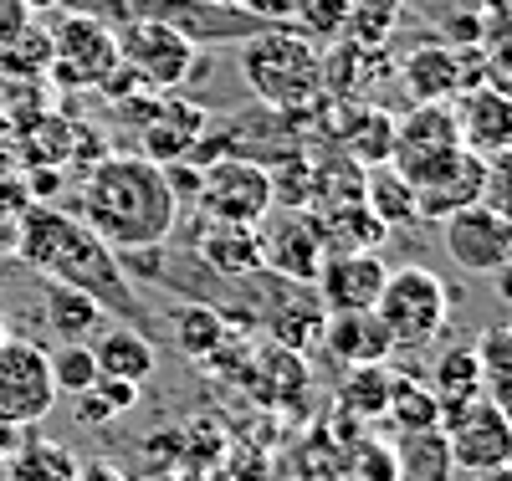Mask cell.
Returning a JSON list of instances; mask_svg holds the SVG:
<instances>
[{
	"instance_id": "60d3db41",
	"label": "cell",
	"mask_w": 512,
	"mask_h": 481,
	"mask_svg": "<svg viewBox=\"0 0 512 481\" xmlns=\"http://www.w3.org/2000/svg\"><path fill=\"white\" fill-rule=\"evenodd\" d=\"M31 26V0H0V47Z\"/></svg>"
},
{
	"instance_id": "681fc988",
	"label": "cell",
	"mask_w": 512,
	"mask_h": 481,
	"mask_svg": "<svg viewBox=\"0 0 512 481\" xmlns=\"http://www.w3.org/2000/svg\"><path fill=\"white\" fill-rule=\"evenodd\" d=\"M216 6H246V0H216Z\"/></svg>"
},
{
	"instance_id": "c3c4849f",
	"label": "cell",
	"mask_w": 512,
	"mask_h": 481,
	"mask_svg": "<svg viewBox=\"0 0 512 481\" xmlns=\"http://www.w3.org/2000/svg\"><path fill=\"white\" fill-rule=\"evenodd\" d=\"M11 338V328H6V318H0V343H6Z\"/></svg>"
},
{
	"instance_id": "603a6c76",
	"label": "cell",
	"mask_w": 512,
	"mask_h": 481,
	"mask_svg": "<svg viewBox=\"0 0 512 481\" xmlns=\"http://www.w3.org/2000/svg\"><path fill=\"white\" fill-rule=\"evenodd\" d=\"M241 379L256 389V400H267V405H297V395L308 389V364L297 359V348H267L262 359H251L241 369Z\"/></svg>"
},
{
	"instance_id": "7a4b0ae2",
	"label": "cell",
	"mask_w": 512,
	"mask_h": 481,
	"mask_svg": "<svg viewBox=\"0 0 512 481\" xmlns=\"http://www.w3.org/2000/svg\"><path fill=\"white\" fill-rule=\"evenodd\" d=\"M16 256L26 261V267H36L41 277L98 297L103 313L139 318V302H134V287H128V277H123L118 251L103 246L77 215L31 200L26 215H21V231H16Z\"/></svg>"
},
{
	"instance_id": "9a60e30c",
	"label": "cell",
	"mask_w": 512,
	"mask_h": 481,
	"mask_svg": "<svg viewBox=\"0 0 512 481\" xmlns=\"http://www.w3.org/2000/svg\"><path fill=\"white\" fill-rule=\"evenodd\" d=\"M384 267L379 251H328L323 256V272L313 282L318 292V308L323 313H359V308H374L379 292H384Z\"/></svg>"
},
{
	"instance_id": "ab89813d",
	"label": "cell",
	"mask_w": 512,
	"mask_h": 481,
	"mask_svg": "<svg viewBox=\"0 0 512 481\" xmlns=\"http://www.w3.org/2000/svg\"><path fill=\"white\" fill-rule=\"evenodd\" d=\"M349 461H354V476H359V481H400V476H395V446L364 441V446L349 451Z\"/></svg>"
},
{
	"instance_id": "83f0119b",
	"label": "cell",
	"mask_w": 512,
	"mask_h": 481,
	"mask_svg": "<svg viewBox=\"0 0 512 481\" xmlns=\"http://www.w3.org/2000/svg\"><path fill=\"white\" fill-rule=\"evenodd\" d=\"M395 379L384 364H359L349 369V379L338 384V415L344 420H384L390 410V395H395Z\"/></svg>"
},
{
	"instance_id": "836d02e7",
	"label": "cell",
	"mask_w": 512,
	"mask_h": 481,
	"mask_svg": "<svg viewBox=\"0 0 512 481\" xmlns=\"http://www.w3.org/2000/svg\"><path fill=\"white\" fill-rule=\"evenodd\" d=\"M134 405H139V384L108 379V374H98V384L77 395V410H82L88 425H108V420H118L123 410H134Z\"/></svg>"
},
{
	"instance_id": "ffe728a7",
	"label": "cell",
	"mask_w": 512,
	"mask_h": 481,
	"mask_svg": "<svg viewBox=\"0 0 512 481\" xmlns=\"http://www.w3.org/2000/svg\"><path fill=\"white\" fill-rule=\"evenodd\" d=\"M195 251L210 272L221 277H251L262 272V236L256 226H226V221H205L195 231Z\"/></svg>"
},
{
	"instance_id": "3957f363",
	"label": "cell",
	"mask_w": 512,
	"mask_h": 481,
	"mask_svg": "<svg viewBox=\"0 0 512 481\" xmlns=\"http://www.w3.org/2000/svg\"><path fill=\"white\" fill-rule=\"evenodd\" d=\"M236 67L256 103L272 113H313L328 87H323V52L318 41H308L297 26H272L241 41Z\"/></svg>"
},
{
	"instance_id": "8992f818",
	"label": "cell",
	"mask_w": 512,
	"mask_h": 481,
	"mask_svg": "<svg viewBox=\"0 0 512 481\" xmlns=\"http://www.w3.org/2000/svg\"><path fill=\"white\" fill-rule=\"evenodd\" d=\"M118 57L144 87H154V93H175V87H185L200 67V47L164 16H134L128 21L118 31Z\"/></svg>"
},
{
	"instance_id": "f6af8a7d",
	"label": "cell",
	"mask_w": 512,
	"mask_h": 481,
	"mask_svg": "<svg viewBox=\"0 0 512 481\" xmlns=\"http://www.w3.org/2000/svg\"><path fill=\"white\" fill-rule=\"evenodd\" d=\"M477 11H482L487 21H507V16H512V0H477Z\"/></svg>"
},
{
	"instance_id": "7dc6e473",
	"label": "cell",
	"mask_w": 512,
	"mask_h": 481,
	"mask_svg": "<svg viewBox=\"0 0 512 481\" xmlns=\"http://www.w3.org/2000/svg\"><path fill=\"white\" fill-rule=\"evenodd\" d=\"M472 481H512V461H502V466H487V471H477Z\"/></svg>"
},
{
	"instance_id": "4fadbf2b",
	"label": "cell",
	"mask_w": 512,
	"mask_h": 481,
	"mask_svg": "<svg viewBox=\"0 0 512 481\" xmlns=\"http://www.w3.org/2000/svg\"><path fill=\"white\" fill-rule=\"evenodd\" d=\"M482 169H487V159L482 154H472V149H451V154H441L436 164H425L420 174H415V210H420V221H451L456 210H466V205H482Z\"/></svg>"
},
{
	"instance_id": "1f68e13d",
	"label": "cell",
	"mask_w": 512,
	"mask_h": 481,
	"mask_svg": "<svg viewBox=\"0 0 512 481\" xmlns=\"http://www.w3.org/2000/svg\"><path fill=\"white\" fill-rule=\"evenodd\" d=\"M400 435L405 430H436L441 425V400L431 384H415V379H395V395H390V410H384Z\"/></svg>"
},
{
	"instance_id": "d4e9b609",
	"label": "cell",
	"mask_w": 512,
	"mask_h": 481,
	"mask_svg": "<svg viewBox=\"0 0 512 481\" xmlns=\"http://www.w3.org/2000/svg\"><path fill=\"white\" fill-rule=\"evenodd\" d=\"M395 476L400 481H451L456 461H451V441L446 430H405L395 441Z\"/></svg>"
},
{
	"instance_id": "277c9868",
	"label": "cell",
	"mask_w": 512,
	"mask_h": 481,
	"mask_svg": "<svg viewBox=\"0 0 512 481\" xmlns=\"http://www.w3.org/2000/svg\"><path fill=\"white\" fill-rule=\"evenodd\" d=\"M379 323L390 328L395 354H415V348H431L446 323H451V292L431 267H400L384 277V292L374 302Z\"/></svg>"
},
{
	"instance_id": "8fae6325",
	"label": "cell",
	"mask_w": 512,
	"mask_h": 481,
	"mask_svg": "<svg viewBox=\"0 0 512 481\" xmlns=\"http://www.w3.org/2000/svg\"><path fill=\"white\" fill-rule=\"evenodd\" d=\"M262 236V272H277L297 287H313L323 272V231H318V215L308 205H272L267 221L256 226Z\"/></svg>"
},
{
	"instance_id": "4dcf8cb0",
	"label": "cell",
	"mask_w": 512,
	"mask_h": 481,
	"mask_svg": "<svg viewBox=\"0 0 512 481\" xmlns=\"http://www.w3.org/2000/svg\"><path fill=\"white\" fill-rule=\"evenodd\" d=\"M0 72L11 82H41L52 72V31L26 26L16 41H6V47H0Z\"/></svg>"
},
{
	"instance_id": "74e56055",
	"label": "cell",
	"mask_w": 512,
	"mask_h": 481,
	"mask_svg": "<svg viewBox=\"0 0 512 481\" xmlns=\"http://www.w3.org/2000/svg\"><path fill=\"white\" fill-rule=\"evenodd\" d=\"M482 205L512 221V149L487 154V169H482Z\"/></svg>"
},
{
	"instance_id": "52a82bcc",
	"label": "cell",
	"mask_w": 512,
	"mask_h": 481,
	"mask_svg": "<svg viewBox=\"0 0 512 481\" xmlns=\"http://www.w3.org/2000/svg\"><path fill=\"white\" fill-rule=\"evenodd\" d=\"M118 31L93 11H67L52 31V72L47 82L62 93H98L108 72L118 67Z\"/></svg>"
},
{
	"instance_id": "f546056e",
	"label": "cell",
	"mask_w": 512,
	"mask_h": 481,
	"mask_svg": "<svg viewBox=\"0 0 512 481\" xmlns=\"http://www.w3.org/2000/svg\"><path fill=\"white\" fill-rule=\"evenodd\" d=\"M226 338H231V323H226L221 308H210V302H185V308L175 313V343L195 364H205Z\"/></svg>"
},
{
	"instance_id": "9c48e42d",
	"label": "cell",
	"mask_w": 512,
	"mask_h": 481,
	"mask_svg": "<svg viewBox=\"0 0 512 481\" xmlns=\"http://www.w3.org/2000/svg\"><path fill=\"white\" fill-rule=\"evenodd\" d=\"M57 405V379L52 354L31 338L0 343V425L6 430H36Z\"/></svg>"
},
{
	"instance_id": "7bdbcfd3",
	"label": "cell",
	"mask_w": 512,
	"mask_h": 481,
	"mask_svg": "<svg viewBox=\"0 0 512 481\" xmlns=\"http://www.w3.org/2000/svg\"><path fill=\"white\" fill-rule=\"evenodd\" d=\"M492 292H497V302H507V308H512V261L492 272Z\"/></svg>"
},
{
	"instance_id": "ac0fdd59",
	"label": "cell",
	"mask_w": 512,
	"mask_h": 481,
	"mask_svg": "<svg viewBox=\"0 0 512 481\" xmlns=\"http://www.w3.org/2000/svg\"><path fill=\"white\" fill-rule=\"evenodd\" d=\"M323 348L344 364V369H359V364H384L395 354L390 343V328L379 323L374 308H359V313H323Z\"/></svg>"
},
{
	"instance_id": "484cf974",
	"label": "cell",
	"mask_w": 512,
	"mask_h": 481,
	"mask_svg": "<svg viewBox=\"0 0 512 481\" xmlns=\"http://www.w3.org/2000/svg\"><path fill=\"white\" fill-rule=\"evenodd\" d=\"M431 389L441 400V415L466 405V400H477V395H487V374H482L477 348L472 343H451L446 354L431 364Z\"/></svg>"
},
{
	"instance_id": "4316f807",
	"label": "cell",
	"mask_w": 512,
	"mask_h": 481,
	"mask_svg": "<svg viewBox=\"0 0 512 481\" xmlns=\"http://www.w3.org/2000/svg\"><path fill=\"white\" fill-rule=\"evenodd\" d=\"M6 481H82V461L57 441H21L0 461Z\"/></svg>"
},
{
	"instance_id": "6da1fadb",
	"label": "cell",
	"mask_w": 512,
	"mask_h": 481,
	"mask_svg": "<svg viewBox=\"0 0 512 481\" xmlns=\"http://www.w3.org/2000/svg\"><path fill=\"white\" fill-rule=\"evenodd\" d=\"M77 221L118 256L159 251L180 221V200L164 180V164L144 154H103L93 169H82Z\"/></svg>"
},
{
	"instance_id": "b9f144b4",
	"label": "cell",
	"mask_w": 512,
	"mask_h": 481,
	"mask_svg": "<svg viewBox=\"0 0 512 481\" xmlns=\"http://www.w3.org/2000/svg\"><path fill=\"white\" fill-rule=\"evenodd\" d=\"M246 11H256L262 21H277V26H292L297 11H303V0H246Z\"/></svg>"
},
{
	"instance_id": "7402d4cb",
	"label": "cell",
	"mask_w": 512,
	"mask_h": 481,
	"mask_svg": "<svg viewBox=\"0 0 512 481\" xmlns=\"http://www.w3.org/2000/svg\"><path fill=\"white\" fill-rule=\"evenodd\" d=\"M103 318H108L103 302L88 297V292H77V287L52 282L47 297H41V323H47V333L62 338V343H88L103 328Z\"/></svg>"
},
{
	"instance_id": "30bf717a",
	"label": "cell",
	"mask_w": 512,
	"mask_h": 481,
	"mask_svg": "<svg viewBox=\"0 0 512 481\" xmlns=\"http://www.w3.org/2000/svg\"><path fill=\"white\" fill-rule=\"evenodd\" d=\"M395 77L415 103H451L456 93H472L487 82V47H456V41H420L415 52L400 57Z\"/></svg>"
},
{
	"instance_id": "e0dca14e",
	"label": "cell",
	"mask_w": 512,
	"mask_h": 481,
	"mask_svg": "<svg viewBox=\"0 0 512 481\" xmlns=\"http://www.w3.org/2000/svg\"><path fill=\"white\" fill-rule=\"evenodd\" d=\"M456 123H461V144L472 154H482V159L512 149V93L497 77L477 82L472 93H461Z\"/></svg>"
},
{
	"instance_id": "5bb4252c",
	"label": "cell",
	"mask_w": 512,
	"mask_h": 481,
	"mask_svg": "<svg viewBox=\"0 0 512 481\" xmlns=\"http://www.w3.org/2000/svg\"><path fill=\"white\" fill-rule=\"evenodd\" d=\"M441 236H446V256L472 277H492L512 261V221L487 205L456 210L451 221H441Z\"/></svg>"
},
{
	"instance_id": "cb8c5ba5",
	"label": "cell",
	"mask_w": 512,
	"mask_h": 481,
	"mask_svg": "<svg viewBox=\"0 0 512 481\" xmlns=\"http://www.w3.org/2000/svg\"><path fill=\"white\" fill-rule=\"evenodd\" d=\"M313 215H318V231H323V246H328V251H379V241L390 236V226H384L364 200L323 205V210H313Z\"/></svg>"
},
{
	"instance_id": "d6986e66",
	"label": "cell",
	"mask_w": 512,
	"mask_h": 481,
	"mask_svg": "<svg viewBox=\"0 0 512 481\" xmlns=\"http://www.w3.org/2000/svg\"><path fill=\"white\" fill-rule=\"evenodd\" d=\"M93 359H98V374L128 379V384L144 389L154 379V369H159V348H154V338L139 323H113V328L93 333Z\"/></svg>"
},
{
	"instance_id": "44dd1931",
	"label": "cell",
	"mask_w": 512,
	"mask_h": 481,
	"mask_svg": "<svg viewBox=\"0 0 512 481\" xmlns=\"http://www.w3.org/2000/svg\"><path fill=\"white\" fill-rule=\"evenodd\" d=\"M338 144H344V154H349L359 169L390 164V154H395V113L354 103V108L344 113V123H338Z\"/></svg>"
},
{
	"instance_id": "f907efd6",
	"label": "cell",
	"mask_w": 512,
	"mask_h": 481,
	"mask_svg": "<svg viewBox=\"0 0 512 481\" xmlns=\"http://www.w3.org/2000/svg\"><path fill=\"white\" fill-rule=\"evenodd\" d=\"M292 481H318V476H292Z\"/></svg>"
},
{
	"instance_id": "ee69618b",
	"label": "cell",
	"mask_w": 512,
	"mask_h": 481,
	"mask_svg": "<svg viewBox=\"0 0 512 481\" xmlns=\"http://www.w3.org/2000/svg\"><path fill=\"white\" fill-rule=\"evenodd\" d=\"M487 395H492V400L512 415V374H507V379H492V384H487Z\"/></svg>"
},
{
	"instance_id": "bcb514c9",
	"label": "cell",
	"mask_w": 512,
	"mask_h": 481,
	"mask_svg": "<svg viewBox=\"0 0 512 481\" xmlns=\"http://www.w3.org/2000/svg\"><path fill=\"white\" fill-rule=\"evenodd\" d=\"M82 481H123L113 466H103V461H93V466H82Z\"/></svg>"
},
{
	"instance_id": "7c38bea8",
	"label": "cell",
	"mask_w": 512,
	"mask_h": 481,
	"mask_svg": "<svg viewBox=\"0 0 512 481\" xmlns=\"http://www.w3.org/2000/svg\"><path fill=\"white\" fill-rule=\"evenodd\" d=\"M441 430L451 441V461L456 471H487V466H502L512 461V415L492 400V395H477L456 410L441 415Z\"/></svg>"
},
{
	"instance_id": "d6a6232c",
	"label": "cell",
	"mask_w": 512,
	"mask_h": 481,
	"mask_svg": "<svg viewBox=\"0 0 512 481\" xmlns=\"http://www.w3.org/2000/svg\"><path fill=\"white\" fill-rule=\"evenodd\" d=\"M400 26V0H349V41L359 47H384Z\"/></svg>"
},
{
	"instance_id": "f35d334b",
	"label": "cell",
	"mask_w": 512,
	"mask_h": 481,
	"mask_svg": "<svg viewBox=\"0 0 512 481\" xmlns=\"http://www.w3.org/2000/svg\"><path fill=\"white\" fill-rule=\"evenodd\" d=\"M323 333V308H318V297H313V308H303V313H277L272 318V338L282 343V348H303L308 338H318Z\"/></svg>"
},
{
	"instance_id": "d590c367",
	"label": "cell",
	"mask_w": 512,
	"mask_h": 481,
	"mask_svg": "<svg viewBox=\"0 0 512 481\" xmlns=\"http://www.w3.org/2000/svg\"><path fill=\"white\" fill-rule=\"evenodd\" d=\"M292 26L308 41L333 47V41H344V31H349V0H303V11H297Z\"/></svg>"
},
{
	"instance_id": "8d00e7d4",
	"label": "cell",
	"mask_w": 512,
	"mask_h": 481,
	"mask_svg": "<svg viewBox=\"0 0 512 481\" xmlns=\"http://www.w3.org/2000/svg\"><path fill=\"white\" fill-rule=\"evenodd\" d=\"M472 348H477V359H482L487 384L512 374V323H492V328H482Z\"/></svg>"
},
{
	"instance_id": "ba28073f",
	"label": "cell",
	"mask_w": 512,
	"mask_h": 481,
	"mask_svg": "<svg viewBox=\"0 0 512 481\" xmlns=\"http://www.w3.org/2000/svg\"><path fill=\"white\" fill-rule=\"evenodd\" d=\"M195 205L205 210V221L262 226L267 210L277 205L272 169L256 164V159H241V154L210 159V164H200V195H195Z\"/></svg>"
},
{
	"instance_id": "f1b7e54d",
	"label": "cell",
	"mask_w": 512,
	"mask_h": 481,
	"mask_svg": "<svg viewBox=\"0 0 512 481\" xmlns=\"http://www.w3.org/2000/svg\"><path fill=\"white\" fill-rule=\"evenodd\" d=\"M364 205H369L390 231L405 226V221H420V210H415V185L405 180L395 164H374V169H364Z\"/></svg>"
},
{
	"instance_id": "e575fe53",
	"label": "cell",
	"mask_w": 512,
	"mask_h": 481,
	"mask_svg": "<svg viewBox=\"0 0 512 481\" xmlns=\"http://www.w3.org/2000/svg\"><path fill=\"white\" fill-rule=\"evenodd\" d=\"M52 379H57V395H82V389L98 384V359H93V343H62L52 354Z\"/></svg>"
},
{
	"instance_id": "2e32d148",
	"label": "cell",
	"mask_w": 512,
	"mask_h": 481,
	"mask_svg": "<svg viewBox=\"0 0 512 481\" xmlns=\"http://www.w3.org/2000/svg\"><path fill=\"white\" fill-rule=\"evenodd\" d=\"M451 149H461V123H456L451 103H415L410 113L395 118V154H390V164L405 174V180H415L425 164H436Z\"/></svg>"
},
{
	"instance_id": "5b68a950",
	"label": "cell",
	"mask_w": 512,
	"mask_h": 481,
	"mask_svg": "<svg viewBox=\"0 0 512 481\" xmlns=\"http://www.w3.org/2000/svg\"><path fill=\"white\" fill-rule=\"evenodd\" d=\"M118 118L139 134V154L154 164H180L195 159V149L205 144V108H195L180 93H154V87H139V93L118 98Z\"/></svg>"
}]
</instances>
